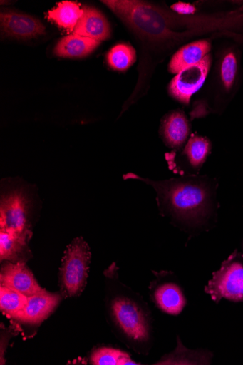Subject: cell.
I'll return each mask as SVG.
<instances>
[{
    "instance_id": "cell-1",
    "label": "cell",
    "mask_w": 243,
    "mask_h": 365,
    "mask_svg": "<svg viewBox=\"0 0 243 365\" xmlns=\"http://www.w3.org/2000/svg\"><path fill=\"white\" fill-rule=\"evenodd\" d=\"M124 179L140 180L152 185L161 212L181 225L197 227L214 213L216 188L207 178L153 181L130 173Z\"/></svg>"
},
{
    "instance_id": "cell-2",
    "label": "cell",
    "mask_w": 243,
    "mask_h": 365,
    "mask_svg": "<svg viewBox=\"0 0 243 365\" xmlns=\"http://www.w3.org/2000/svg\"><path fill=\"white\" fill-rule=\"evenodd\" d=\"M108 310L123 341L135 350L148 349L152 340L151 317L140 296L118 284L108 297Z\"/></svg>"
},
{
    "instance_id": "cell-3",
    "label": "cell",
    "mask_w": 243,
    "mask_h": 365,
    "mask_svg": "<svg viewBox=\"0 0 243 365\" xmlns=\"http://www.w3.org/2000/svg\"><path fill=\"white\" fill-rule=\"evenodd\" d=\"M140 34L153 39L169 35V21L159 9L142 1H101Z\"/></svg>"
},
{
    "instance_id": "cell-4",
    "label": "cell",
    "mask_w": 243,
    "mask_h": 365,
    "mask_svg": "<svg viewBox=\"0 0 243 365\" xmlns=\"http://www.w3.org/2000/svg\"><path fill=\"white\" fill-rule=\"evenodd\" d=\"M91 260L90 247L82 237L76 238L67 247L59 272L63 297H73L82 294L87 284Z\"/></svg>"
},
{
    "instance_id": "cell-5",
    "label": "cell",
    "mask_w": 243,
    "mask_h": 365,
    "mask_svg": "<svg viewBox=\"0 0 243 365\" xmlns=\"http://www.w3.org/2000/svg\"><path fill=\"white\" fill-rule=\"evenodd\" d=\"M205 292L216 303L222 299L243 302V255L235 251L224 261L220 269L213 274V278L205 286Z\"/></svg>"
},
{
    "instance_id": "cell-6",
    "label": "cell",
    "mask_w": 243,
    "mask_h": 365,
    "mask_svg": "<svg viewBox=\"0 0 243 365\" xmlns=\"http://www.w3.org/2000/svg\"><path fill=\"white\" fill-rule=\"evenodd\" d=\"M0 230L31 240L30 204L26 195L19 190L2 195L0 203Z\"/></svg>"
},
{
    "instance_id": "cell-7",
    "label": "cell",
    "mask_w": 243,
    "mask_h": 365,
    "mask_svg": "<svg viewBox=\"0 0 243 365\" xmlns=\"http://www.w3.org/2000/svg\"><path fill=\"white\" fill-rule=\"evenodd\" d=\"M212 57L207 55L199 63L182 71L170 84L171 95L184 104H188L192 96L203 85L210 72Z\"/></svg>"
},
{
    "instance_id": "cell-8",
    "label": "cell",
    "mask_w": 243,
    "mask_h": 365,
    "mask_svg": "<svg viewBox=\"0 0 243 365\" xmlns=\"http://www.w3.org/2000/svg\"><path fill=\"white\" fill-rule=\"evenodd\" d=\"M159 276V279L151 286V297L156 307L165 314L177 316L187 305V299L181 286L171 277Z\"/></svg>"
},
{
    "instance_id": "cell-9",
    "label": "cell",
    "mask_w": 243,
    "mask_h": 365,
    "mask_svg": "<svg viewBox=\"0 0 243 365\" xmlns=\"http://www.w3.org/2000/svg\"><path fill=\"white\" fill-rule=\"evenodd\" d=\"M3 37L28 40L46 32L44 24L37 18L15 11L5 10L0 14Z\"/></svg>"
},
{
    "instance_id": "cell-10",
    "label": "cell",
    "mask_w": 243,
    "mask_h": 365,
    "mask_svg": "<svg viewBox=\"0 0 243 365\" xmlns=\"http://www.w3.org/2000/svg\"><path fill=\"white\" fill-rule=\"evenodd\" d=\"M0 286L16 290L28 297L48 292L38 284L26 263L5 262L0 272Z\"/></svg>"
},
{
    "instance_id": "cell-11",
    "label": "cell",
    "mask_w": 243,
    "mask_h": 365,
    "mask_svg": "<svg viewBox=\"0 0 243 365\" xmlns=\"http://www.w3.org/2000/svg\"><path fill=\"white\" fill-rule=\"evenodd\" d=\"M83 10V14L77 24L73 34L98 42L110 39L111 27L107 18L93 7L84 6Z\"/></svg>"
},
{
    "instance_id": "cell-12",
    "label": "cell",
    "mask_w": 243,
    "mask_h": 365,
    "mask_svg": "<svg viewBox=\"0 0 243 365\" xmlns=\"http://www.w3.org/2000/svg\"><path fill=\"white\" fill-rule=\"evenodd\" d=\"M62 297L61 294L48 292L28 297L26 307L18 320L31 324L42 323L57 308Z\"/></svg>"
},
{
    "instance_id": "cell-13",
    "label": "cell",
    "mask_w": 243,
    "mask_h": 365,
    "mask_svg": "<svg viewBox=\"0 0 243 365\" xmlns=\"http://www.w3.org/2000/svg\"><path fill=\"white\" fill-rule=\"evenodd\" d=\"M29 239L0 230V259L1 262L26 263L32 257Z\"/></svg>"
},
{
    "instance_id": "cell-14",
    "label": "cell",
    "mask_w": 243,
    "mask_h": 365,
    "mask_svg": "<svg viewBox=\"0 0 243 365\" xmlns=\"http://www.w3.org/2000/svg\"><path fill=\"white\" fill-rule=\"evenodd\" d=\"M211 48L210 42L207 41H200L186 46L172 56L169 64V71L179 74L201 61L210 52Z\"/></svg>"
},
{
    "instance_id": "cell-15",
    "label": "cell",
    "mask_w": 243,
    "mask_h": 365,
    "mask_svg": "<svg viewBox=\"0 0 243 365\" xmlns=\"http://www.w3.org/2000/svg\"><path fill=\"white\" fill-rule=\"evenodd\" d=\"M162 134L167 145L181 148L190 135V124L183 113L176 111L168 115L163 120Z\"/></svg>"
},
{
    "instance_id": "cell-16",
    "label": "cell",
    "mask_w": 243,
    "mask_h": 365,
    "mask_svg": "<svg viewBox=\"0 0 243 365\" xmlns=\"http://www.w3.org/2000/svg\"><path fill=\"white\" fill-rule=\"evenodd\" d=\"M100 42L80 36L69 35L61 38L56 46L53 53L62 58H83L95 50Z\"/></svg>"
},
{
    "instance_id": "cell-17",
    "label": "cell",
    "mask_w": 243,
    "mask_h": 365,
    "mask_svg": "<svg viewBox=\"0 0 243 365\" xmlns=\"http://www.w3.org/2000/svg\"><path fill=\"white\" fill-rule=\"evenodd\" d=\"M83 14V10L78 4L63 1L48 12V19L59 27L73 31Z\"/></svg>"
},
{
    "instance_id": "cell-18",
    "label": "cell",
    "mask_w": 243,
    "mask_h": 365,
    "mask_svg": "<svg viewBox=\"0 0 243 365\" xmlns=\"http://www.w3.org/2000/svg\"><path fill=\"white\" fill-rule=\"evenodd\" d=\"M28 303V297L6 287L0 286V309L9 318L18 319Z\"/></svg>"
},
{
    "instance_id": "cell-19",
    "label": "cell",
    "mask_w": 243,
    "mask_h": 365,
    "mask_svg": "<svg viewBox=\"0 0 243 365\" xmlns=\"http://www.w3.org/2000/svg\"><path fill=\"white\" fill-rule=\"evenodd\" d=\"M177 342L176 350L161 359L157 364H210L212 358L208 353L188 350L179 337Z\"/></svg>"
},
{
    "instance_id": "cell-20",
    "label": "cell",
    "mask_w": 243,
    "mask_h": 365,
    "mask_svg": "<svg viewBox=\"0 0 243 365\" xmlns=\"http://www.w3.org/2000/svg\"><path fill=\"white\" fill-rule=\"evenodd\" d=\"M94 365H137L126 352L111 347H100L93 351L90 357Z\"/></svg>"
},
{
    "instance_id": "cell-21",
    "label": "cell",
    "mask_w": 243,
    "mask_h": 365,
    "mask_svg": "<svg viewBox=\"0 0 243 365\" xmlns=\"http://www.w3.org/2000/svg\"><path fill=\"white\" fill-rule=\"evenodd\" d=\"M239 71L237 54L234 50L226 51L221 60L219 76L222 86L227 93L232 91Z\"/></svg>"
},
{
    "instance_id": "cell-22",
    "label": "cell",
    "mask_w": 243,
    "mask_h": 365,
    "mask_svg": "<svg viewBox=\"0 0 243 365\" xmlns=\"http://www.w3.org/2000/svg\"><path fill=\"white\" fill-rule=\"evenodd\" d=\"M110 68L117 71H125L135 63L136 53L128 44L121 43L113 47L107 56Z\"/></svg>"
},
{
    "instance_id": "cell-23",
    "label": "cell",
    "mask_w": 243,
    "mask_h": 365,
    "mask_svg": "<svg viewBox=\"0 0 243 365\" xmlns=\"http://www.w3.org/2000/svg\"><path fill=\"white\" fill-rule=\"evenodd\" d=\"M211 150V143L206 138L192 137L188 142L185 153L190 164L194 169L201 167Z\"/></svg>"
},
{
    "instance_id": "cell-24",
    "label": "cell",
    "mask_w": 243,
    "mask_h": 365,
    "mask_svg": "<svg viewBox=\"0 0 243 365\" xmlns=\"http://www.w3.org/2000/svg\"><path fill=\"white\" fill-rule=\"evenodd\" d=\"M239 11H240L242 13H243V6H242L241 9H239Z\"/></svg>"
}]
</instances>
